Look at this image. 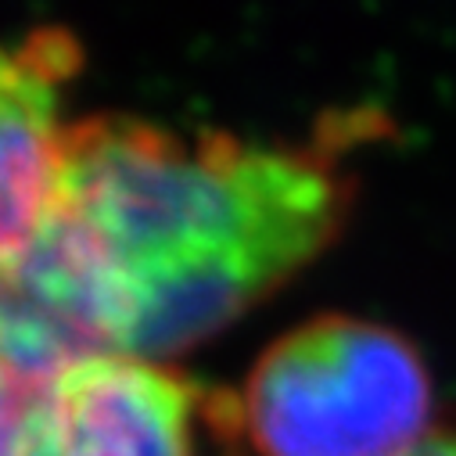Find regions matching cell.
<instances>
[{
    "mask_svg": "<svg viewBox=\"0 0 456 456\" xmlns=\"http://www.w3.org/2000/svg\"><path fill=\"white\" fill-rule=\"evenodd\" d=\"M33 392L15 385L8 370L0 367V456H19V435H22V413Z\"/></svg>",
    "mask_w": 456,
    "mask_h": 456,
    "instance_id": "6",
    "label": "cell"
},
{
    "mask_svg": "<svg viewBox=\"0 0 456 456\" xmlns=\"http://www.w3.org/2000/svg\"><path fill=\"white\" fill-rule=\"evenodd\" d=\"M76 65V40L61 29L0 40V259L37 231L58 194L69 134L58 108Z\"/></svg>",
    "mask_w": 456,
    "mask_h": 456,
    "instance_id": "5",
    "label": "cell"
},
{
    "mask_svg": "<svg viewBox=\"0 0 456 456\" xmlns=\"http://www.w3.org/2000/svg\"><path fill=\"white\" fill-rule=\"evenodd\" d=\"M58 198L119 281L126 353L166 356L316 259L349 208V183L327 148L101 116L69 126Z\"/></svg>",
    "mask_w": 456,
    "mask_h": 456,
    "instance_id": "1",
    "label": "cell"
},
{
    "mask_svg": "<svg viewBox=\"0 0 456 456\" xmlns=\"http://www.w3.org/2000/svg\"><path fill=\"white\" fill-rule=\"evenodd\" d=\"M410 456H456V438H428Z\"/></svg>",
    "mask_w": 456,
    "mask_h": 456,
    "instance_id": "7",
    "label": "cell"
},
{
    "mask_svg": "<svg viewBox=\"0 0 456 456\" xmlns=\"http://www.w3.org/2000/svg\"><path fill=\"white\" fill-rule=\"evenodd\" d=\"M428 420L417 349L356 316H320L273 341L234 406L263 456H410Z\"/></svg>",
    "mask_w": 456,
    "mask_h": 456,
    "instance_id": "2",
    "label": "cell"
},
{
    "mask_svg": "<svg viewBox=\"0 0 456 456\" xmlns=\"http://www.w3.org/2000/svg\"><path fill=\"white\" fill-rule=\"evenodd\" d=\"M126 353V302L83 219L54 194L37 231L0 259V367L37 392Z\"/></svg>",
    "mask_w": 456,
    "mask_h": 456,
    "instance_id": "3",
    "label": "cell"
},
{
    "mask_svg": "<svg viewBox=\"0 0 456 456\" xmlns=\"http://www.w3.org/2000/svg\"><path fill=\"white\" fill-rule=\"evenodd\" d=\"M212 406L216 399L166 367L90 360L29 395L19 456H194L198 420Z\"/></svg>",
    "mask_w": 456,
    "mask_h": 456,
    "instance_id": "4",
    "label": "cell"
}]
</instances>
